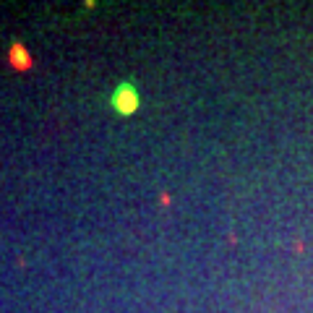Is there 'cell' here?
Masks as SVG:
<instances>
[{
    "mask_svg": "<svg viewBox=\"0 0 313 313\" xmlns=\"http://www.w3.org/2000/svg\"><path fill=\"white\" fill-rule=\"evenodd\" d=\"M110 105L117 115H133L136 110L141 107V97H139V89H136L131 81H120L115 86L113 97H110Z\"/></svg>",
    "mask_w": 313,
    "mask_h": 313,
    "instance_id": "obj_1",
    "label": "cell"
},
{
    "mask_svg": "<svg viewBox=\"0 0 313 313\" xmlns=\"http://www.w3.org/2000/svg\"><path fill=\"white\" fill-rule=\"evenodd\" d=\"M8 66L16 68L18 73H24V71L34 68V58L21 42H11V47H8Z\"/></svg>",
    "mask_w": 313,
    "mask_h": 313,
    "instance_id": "obj_2",
    "label": "cell"
}]
</instances>
